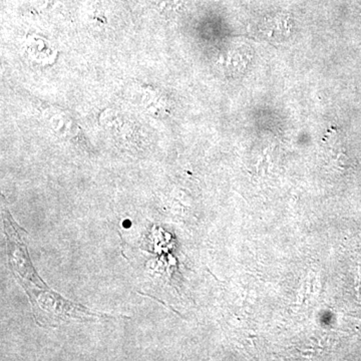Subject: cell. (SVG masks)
Here are the masks:
<instances>
[{"label": "cell", "mask_w": 361, "mask_h": 361, "mask_svg": "<svg viewBox=\"0 0 361 361\" xmlns=\"http://www.w3.org/2000/svg\"><path fill=\"white\" fill-rule=\"evenodd\" d=\"M18 283L25 288L32 305L35 322L42 327H56L63 322H99L115 319V316L97 313L80 304L66 300L56 292L47 288H35L20 277H16Z\"/></svg>", "instance_id": "6da1fadb"}, {"label": "cell", "mask_w": 361, "mask_h": 361, "mask_svg": "<svg viewBox=\"0 0 361 361\" xmlns=\"http://www.w3.org/2000/svg\"><path fill=\"white\" fill-rule=\"evenodd\" d=\"M2 215L6 217V234L7 236V255H8V263L13 270L14 277L26 278L30 283H35L40 288H47V285L40 279L35 268L30 262L28 256L27 247L20 232L21 228L18 227L13 222V218L9 215L8 211L4 210Z\"/></svg>", "instance_id": "7a4b0ae2"}]
</instances>
